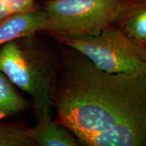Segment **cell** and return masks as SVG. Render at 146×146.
Instances as JSON below:
<instances>
[{
	"mask_svg": "<svg viewBox=\"0 0 146 146\" xmlns=\"http://www.w3.org/2000/svg\"><path fill=\"white\" fill-rule=\"evenodd\" d=\"M50 106L45 107L39 113L38 123L33 129L35 145L40 146H76L78 139L68 129L53 120Z\"/></svg>",
	"mask_w": 146,
	"mask_h": 146,
	"instance_id": "cell-6",
	"label": "cell"
},
{
	"mask_svg": "<svg viewBox=\"0 0 146 146\" xmlns=\"http://www.w3.org/2000/svg\"><path fill=\"white\" fill-rule=\"evenodd\" d=\"M128 0H48L45 31L55 36L96 35L118 21Z\"/></svg>",
	"mask_w": 146,
	"mask_h": 146,
	"instance_id": "cell-2",
	"label": "cell"
},
{
	"mask_svg": "<svg viewBox=\"0 0 146 146\" xmlns=\"http://www.w3.org/2000/svg\"><path fill=\"white\" fill-rule=\"evenodd\" d=\"M35 0H0V22L10 16L31 11Z\"/></svg>",
	"mask_w": 146,
	"mask_h": 146,
	"instance_id": "cell-10",
	"label": "cell"
},
{
	"mask_svg": "<svg viewBox=\"0 0 146 146\" xmlns=\"http://www.w3.org/2000/svg\"><path fill=\"white\" fill-rule=\"evenodd\" d=\"M27 106L26 101L0 71V118L18 114Z\"/></svg>",
	"mask_w": 146,
	"mask_h": 146,
	"instance_id": "cell-8",
	"label": "cell"
},
{
	"mask_svg": "<svg viewBox=\"0 0 146 146\" xmlns=\"http://www.w3.org/2000/svg\"><path fill=\"white\" fill-rule=\"evenodd\" d=\"M35 145L33 129L0 127V146Z\"/></svg>",
	"mask_w": 146,
	"mask_h": 146,
	"instance_id": "cell-9",
	"label": "cell"
},
{
	"mask_svg": "<svg viewBox=\"0 0 146 146\" xmlns=\"http://www.w3.org/2000/svg\"><path fill=\"white\" fill-rule=\"evenodd\" d=\"M45 17L42 10L10 16L0 22V47L21 38L29 37L39 31H44Z\"/></svg>",
	"mask_w": 146,
	"mask_h": 146,
	"instance_id": "cell-5",
	"label": "cell"
},
{
	"mask_svg": "<svg viewBox=\"0 0 146 146\" xmlns=\"http://www.w3.org/2000/svg\"><path fill=\"white\" fill-rule=\"evenodd\" d=\"M123 19L121 29L137 45L146 50V0L127 5L120 16Z\"/></svg>",
	"mask_w": 146,
	"mask_h": 146,
	"instance_id": "cell-7",
	"label": "cell"
},
{
	"mask_svg": "<svg viewBox=\"0 0 146 146\" xmlns=\"http://www.w3.org/2000/svg\"><path fill=\"white\" fill-rule=\"evenodd\" d=\"M16 40L0 47V71L12 84L33 97L39 113L51 105L54 74L41 53Z\"/></svg>",
	"mask_w": 146,
	"mask_h": 146,
	"instance_id": "cell-4",
	"label": "cell"
},
{
	"mask_svg": "<svg viewBox=\"0 0 146 146\" xmlns=\"http://www.w3.org/2000/svg\"><path fill=\"white\" fill-rule=\"evenodd\" d=\"M56 38L106 72L146 75V50L119 29L111 26L96 35Z\"/></svg>",
	"mask_w": 146,
	"mask_h": 146,
	"instance_id": "cell-3",
	"label": "cell"
},
{
	"mask_svg": "<svg viewBox=\"0 0 146 146\" xmlns=\"http://www.w3.org/2000/svg\"><path fill=\"white\" fill-rule=\"evenodd\" d=\"M51 100L57 123L89 146H146V75L102 70L66 47Z\"/></svg>",
	"mask_w": 146,
	"mask_h": 146,
	"instance_id": "cell-1",
	"label": "cell"
}]
</instances>
